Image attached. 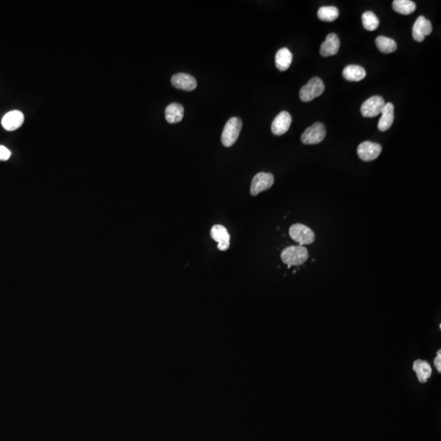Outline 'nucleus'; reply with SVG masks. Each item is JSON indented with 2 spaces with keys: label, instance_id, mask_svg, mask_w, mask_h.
<instances>
[{
  "label": "nucleus",
  "instance_id": "1",
  "mask_svg": "<svg viewBox=\"0 0 441 441\" xmlns=\"http://www.w3.org/2000/svg\"><path fill=\"white\" fill-rule=\"evenodd\" d=\"M309 258V253L304 246H290L281 253V259L283 262L288 265V267L292 266H301L307 262Z\"/></svg>",
  "mask_w": 441,
  "mask_h": 441
},
{
  "label": "nucleus",
  "instance_id": "2",
  "mask_svg": "<svg viewBox=\"0 0 441 441\" xmlns=\"http://www.w3.org/2000/svg\"><path fill=\"white\" fill-rule=\"evenodd\" d=\"M242 128V120L238 117H232L226 122L222 131V143L226 147L233 146L237 141Z\"/></svg>",
  "mask_w": 441,
  "mask_h": 441
},
{
  "label": "nucleus",
  "instance_id": "3",
  "mask_svg": "<svg viewBox=\"0 0 441 441\" xmlns=\"http://www.w3.org/2000/svg\"><path fill=\"white\" fill-rule=\"evenodd\" d=\"M325 84L318 77L312 78L306 85L301 88L299 96L302 101L309 102L322 95L325 92Z\"/></svg>",
  "mask_w": 441,
  "mask_h": 441
},
{
  "label": "nucleus",
  "instance_id": "4",
  "mask_svg": "<svg viewBox=\"0 0 441 441\" xmlns=\"http://www.w3.org/2000/svg\"><path fill=\"white\" fill-rule=\"evenodd\" d=\"M289 235L296 242L303 246L312 244L316 240V235L312 229L300 223L293 225L289 229Z\"/></svg>",
  "mask_w": 441,
  "mask_h": 441
},
{
  "label": "nucleus",
  "instance_id": "5",
  "mask_svg": "<svg viewBox=\"0 0 441 441\" xmlns=\"http://www.w3.org/2000/svg\"><path fill=\"white\" fill-rule=\"evenodd\" d=\"M326 136V128L322 123H314L307 128L301 137L303 143L306 145H315L323 141Z\"/></svg>",
  "mask_w": 441,
  "mask_h": 441
},
{
  "label": "nucleus",
  "instance_id": "6",
  "mask_svg": "<svg viewBox=\"0 0 441 441\" xmlns=\"http://www.w3.org/2000/svg\"><path fill=\"white\" fill-rule=\"evenodd\" d=\"M385 105V101L382 96H371L361 105V114L367 118L378 116L383 111Z\"/></svg>",
  "mask_w": 441,
  "mask_h": 441
},
{
  "label": "nucleus",
  "instance_id": "7",
  "mask_svg": "<svg viewBox=\"0 0 441 441\" xmlns=\"http://www.w3.org/2000/svg\"><path fill=\"white\" fill-rule=\"evenodd\" d=\"M274 176L270 173H258L252 181L250 192L253 196L258 195L265 190H269L274 184Z\"/></svg>",
  "mask_w": 441,
  "mask_h": 441
},
{
  "label": "nucleus",
  "instance_id": "8",
  "mask_svg": "<svg viewBox=\"0 0 441 441\" xmlns=\"http://www.w3.org/2000/svg\"><path fill=\"white\" fill-rule=\"evenodd\" d=\"M382 150L383 148L380 144L366 141L359 145L357 154L363 161H373L380 155Z\"/></svg>",
  "mask_w": 441,
  "mask_h": 441
},
{
  "label": "nucleus",
  "instance_id": "9",
  "mask_svg": "<svg viewBox=\"0 0 441 441\" xmlns=\"http://www.w3.org/2000/svg\"><path fill=\"white\" fill-rule=\"evenodd\" d=\"M211 237L214 241L218 243L217 248L221 251H226L230 247L231 236L225 226L222 225H215L211 229Z\"/></svg>",
  "mask_w": 441,
  "mask_h": 441
},
{
  "label": "nucleus",
  "instance_id": "10",
  "mask_svg": "<svg viewBox=\"0 0 441 441\" xmlns=\"http://www.w3.org/2000/svg\"><path fill=\"white\" fill-rule=\"evenodd\" d=\"M433 32V25L430 20L424 16H419L413 27V37L418 42H423L426 36Z\"/></svg>",
  "mask_w": 441,
  "mask_h": 441
},
{
  "label": "nucleus",
  "instance_id": "11",
  "mask_svg": "<svg viewBox=\"0 0 441 441\" xmlns=\"http://www.w3.org/2000/svg\"><path fill=\"white\" fill-rule=\"evenodd\" d=\"M171 83L177 89L185 90L188 92L195 90L197 87L196 79L192 75L185 73L174 74L171 78Z\"/></svg>",
  "mask_w": 441,
  "mask_h": 441
},
{
  "label": "nucleus",
  "instance_id": "12",
  "mask_svg": "<svg viewBox=\"0 0 441 441\" xmlns=\"http://www.w3.org/2000/svg\"><path fill=\"white\" fill-rule=\"evenodd\" d=\"M292 123V117L289 112L282 111L275 118L271 124V131L276 136H281L289 131Z\"/></svg>",
  "mask_w": 441,
  "mask_h": 441
},
{
  "label": "nucleus",
  "instance_id": "13",
  "mask_svg": "<svg viewBox=\"0 0 441 441\" xmlns=\"http://www.w3.org/2000/svg\"><path fill=\"white\" fill-rule=\"evenodd\" d=\"M24 114L20 110H11L2 117V126L7 131L18 129L24 123Z\"/></svg>",
  "mask_w": 441,
  "mask_h": 441
},
{
  "label": "nucleus",
  "instance_id": "14",
  "mask_svg": "<svg viewBox=\"0 0 441 441\" xmlns=\"http://www.w3.org/2000/svg\"><path fill=\"white\" fill-rule=\"evenodd\" d=\"M340 48V39L336 34H328L325 42L320 46V52L323 56H334Z\"/></svg>",
  "mask_w": 441,
  "mask_h": 441
},
{
  "label": "nucleus",
  "instance_id": "15",
  "mask_svg": "<svg viewBox=\"0 0 441 441\" xmlns=\"http://www.w3.org/2000/svg\"><path fill=\"white\" fill-rule=\"evenodd\" d=\"M382 116L379 119L378 128L381 132L388 131L394 121V105L391 102L386 104L383 108V111L381 113Z\"/></svg>",
  "mask_w": 441,
  "mask_h": 441
},
{
  "label": "nucleus",
  "instance_id": "16",
  "mask_svg": "<svg viewBox=\"0 0 441 441\" xmlns=\"http://www.w3.org/2000/svg\"><path fill=\"white\" fill-rule=\"evenodd\" d=\"M184 116V108L181 104L171 103L165 110V119L169 123L182 121Z\"/></svg>",
  "mask_w": 441,
  "mask_h": 441
},
{
  "label": "nucleus",
  "instance_id": "17",
  "mask_svg": "<svg viewBox=\"0 0 441 441\" xmlns=\"http://www.w3.org/2000/svg\"><path fill=\"white\" fill-rule=\"evenodd\" d=\"M343 77L351 82H359L366 76V71L363 67L357 65L346 66L343 71Z\"/></svg>",
  "mask_w": 441,
  "mask_h": 441
},
{
  "label": "nucleus",
  "instance_id": "18",
  "mask_svg": "<svg viewBox=\"0 0 441 441\" xmlns=\"http://www.w3.org/2000/svg\"><path fill=\"white\" fill-rule=\"evenodd\" d=\"M293 54L286 47H283L278 51L276 55V67L280 71H285L291 65Z\"/></svg>",
  "mask_w": 441,
  "mask_h": 441
},
{
  "label": "nucleus",
  "instance_id": "19",
  "mask_svg": "<svg viewBox=\"0 0 441 441\" xmlns=\"http://www.w3.org/2000/svg\"><path fill=\"white\" fill-rule=\"evenodd\" d=\"M414 370L416 373L419 382L422 383H427L428 379L432 375V368L427 361L418 360L414 363Z\"/></svg>",
  "mask_w": 441,
  "mask_h": 441
},
{
  "label": "nucleus",
  "instance_id": "20",
  "mask_svg": "<svg viewBox=\"0 0 441 441\" xmlns=\"http://www.w3.org/2000/svg\"><path fill=\"white\" fill-rule=\"evenodd\" d=\"M376 45L379 51L383 53H392L397 49L396 41L386 36H379L376 38Z\"/></svg>",
  "mask_w": 441,
  "mask_h": 441
},
{
  "label": "nucleus",
  "instance_id": "21",
  "mask_svg": "<svg viewBox=\"0 0 441 441\" xmlns=\"http://www.w3.org/2000/svg\"><path fill=\"white\" fill-rule=\"evenodd\" d=\"M392 7L399 13L410 15L415 11L416 4L415 2L410 0H395L392 3Z\"/></svg>",
  "mask_w": 441,
  "mask_h": 441
},
{
  "label": "nucleus",
  "instance_id": "22",
  "mask_svg": "<svg viewBox=\"0 0 441 441\" xmlns=\"http://www.w3.org/2000/svg\"><path fill=\"white\" fill-rule=\"evenodd\" d=\"M317 15H318L320 20H323V21H327V22H332V21L336 20L339 16V11L336 7L328 6V7H320Z\"/></svg>",
  "mask_w": 441,
  "mask_h": 441
},
{
  "label": "nucleus",
  "instance_id": "23",
  "mask_svg": "<svg viewBox=\"0 0 441 441\" xmlns=\"http://www.w3.org/2000/svg\"><path fill=\"white\" fill-rule=\"evenodd\" d=\"M362 22L365 29L370 31H374L379 26V18L371 11H365L362 15Z\"/></svg>",
  "mask_w": 441,
  "mask_h": 441
},
{
  "label": "nucleus",
  "instance_id": "24",
  "mask_svg": "<svg viewBox=\"0 0 441 441\" xmlns=\"http://www.w3.org/2000/svg\"><path fill=\"white\" fill-rule=\"evenodd\" d=\"M11 157V151L3 146H0V160L6 161Z\"/></svg>",
  "mask_w": 441,
  "mask_h": 441
},
{
  "label": "nucleus",
  "instance_id": "25",
  "mask_svg": "<svg viewBox=\"0 0 441 441\" xmlns=\"http://www.w3.org/2000/svg\"><path fill=\"white\" fill-rule=\"evenodd\" d=\"M434 363L437 370L439 373H441V355H437V358L435 359Z\"/></svg>",
  "mask_w": 441,
  "mask_h": 441
}]
</instances>
